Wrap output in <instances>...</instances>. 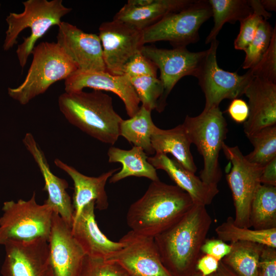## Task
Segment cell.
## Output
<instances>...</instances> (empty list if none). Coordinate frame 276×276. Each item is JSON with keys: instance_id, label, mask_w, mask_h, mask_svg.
Returning <instances> with one entry per match:
<instances>
[{"instance_id": "6da1fadb", "label": "cell", "mask_w": 276, "mask_h": 276, "mask_svg": "<svg viewBox=\"0 0 276 276\" xmlns=\"http://www.w3.org/2000/svg\"><path fill=\"white\" fill-rule=\"evenodd\" d=\"M212 219L205 206L195 204L176 223L154 237L161 261L172 276H191Z\"/></svg>"}, {"instance_id": "7a4b0ae2", "label": "cell", "mask_w": 276, "mask_h": 276, "mask_svg": "<svg viewBox=\"0 0 276 276\" xmlns=\"http://www.w3.org/2000/svg\"><path fill=\"white\" fill-rule=\"evenodd\" d=\"M190 196L177 186L151 181L129 206L126 222L135 233L154 238L178 221L193 206Z\"/></svg>"}, {"instance_id": "3957f363", "label": "cell", "mask_w": 276, "mask_h": 276, "mask_svg": "<svg viewBox=\"0 0 276 276\" xmlns=\"http://www.w3.org/2000/svg\"><path fill=\"white\" fill-rule=\"evenodd\" d=\"M58 103L67 121L83 132L112 146L118 141L123 119L107 94L96 90L64 92L59 96Z\"/></svg>"}, {"instance_id": "277c9868", "label": "cell", "mask_w": 276, "mask_h": 276, "mask_svg": "<svg viewBox=\"0 0 276 276\" xmlns=\"http://www.w3.org/2000/svg\"><path fill=\"white\" fill-rule=\"evenodd\" d=\"M22 13L11 12L6 18L8 28L6 31L3 49L7 51L17 44L19 34L30 28V35L24 37L16 52L19 65L23 69L37 40L53 26H58L61 18L72 11L63 5L62 0H27L23 2Z\"/></svg>"}, {"instance_id": "5b68a950", "label": "cell", "mask_w": 276, "mask_h": 276, "mask_svg": "<svg viewBox=\"0 0 276 276\" xmlns=\"http://www.w3.org/2000/svg\"><path fill=\"white\" fill-rule=\"evenodd\" d=\"M32 54V62L22 83L8 89L9 96L21 105L28 104L78 70L57 42H41L35 46Z\"/></svg>"}, {"instance_id": "8992f818", "label": "cell", "mask_w": 276, "mask_h": 276, "mask_svg": "<svg viewBox=\"0 0 276 276\" xmlns=\"http://www.w3.org/2000/svg\"><path fill=\"white\" fill-rule=\"evenodd\" d=\"M182 125L203 158L199 178L207 184L217 185L222 177L219 155L228 131L222 111L219 106L204 107L197 116H187Z\"/></svg>"}, {"instance_id": "52a82bcc", "label": "cell", "mask_w": 276, "mask_h": 276, "mask_svg": "<svg viewBox=\"0 0 276 276\" xmlns=\"http://www.w3.org/2000/svg\"><path fill=\"white\" fill-rule=\"evenodd\" d=\"M0 217V245L9 240L28 241L38 239L48 241L53 212L47 204H39L36 193L28 200L7 201Z\"/></svg>"}, {"instance_id": "ba28073f", "label": "cell", "mask_w": 276, "mask_h": 276, "mask_svg": "<svg viewBox=\"0 0 276 276\" xmlns=\"http://www.w3.org/2000/svg\"><path fill=\"white\" fill-rule=\"evenodd\" d=\"M212 16L208 1L194 0L186 8L143 30L144 44L166 41L173 48H186L199 40L200 28Z\"/></svg>"}, {"instance_id": "9c48e42d", "label": "cell", "mask_w": 276, "mask_h": 276, "mask_svg": "<svg viewBox=\"0 0 276 276\" xmlns=\"http://www.w3.org/2000/svg\"><path fill=\"white\" fill-rule=\"evenodd\" d=\"M222 150L231 165L226 178L235 209L234 222L239 227L250 228L251 203L262 185L260 178L263 167L248 162L237 146L231 147L224 143Z\"/></svg>"}, {"instance_id": "30bf717a", "label": "cell", "mask_w": 276, "mask_h": 276, "mask_svg": "<svg viewBox=\"0 0 276 276\" xmlns=\"http://www.w3.org/2000/svg\"><path fill=\"white\" fill-rule=\"evenodd\" d=\"M218 41L214 40L200 65L196 78L205 97L204 107H218L225 99H234L244 95L254 78L250 70L244 75L221 68L217 61Z\"/></svg>"}, {"instance_id": "8fae6325", "label": "cell", "mask_w": 276, "mask_h": 276, "mask_svg": "<svg viewBox=\"0 0 276 276\" xmlns=\"http://www.w3.org/2000/svg\"><path fill=\"white\" fill-rule=\"evenodd\" d=\"M119 240L123 246L104 259L119 264L128 276H172L161 261L154 238L130 231Z\"/></svg>"}, {"instance_id": "7c38bea8", "label": "cell", "mask_w": 276, "mask_h": 276, "mask_svg": "<svg viewBox=\"0 0 276 276\" xmlns=\"http://www.w3.org/2000/svg\"><path fill=\"white\" fill-rule=\"evenodd\" d=\"M99 31L106 71L113 75H124L126 63L145 45L143 31L113 19L102 22Z\"/></svg>"}, {"instance_id": "4fadbf2b", "label": "cell", "mask_w": 276, "mask_h": 276, "mask_svg": "<svg viewBox=\"0 0 276 276\" xmlns=\"http://www.w3.org/2000/svg\"><path fill=\"white\" fill-rule=\"evenodd\" d=\"M3 245V276H52L47 240H9Z\"/></svg>"}, {"instance_id": "5bb4252c", "label": "cell", "mask_w": 276, "mask_h": 276, "mask_svg": "<svg viewBox=\"0 0 276 276\" xmlns=\"http://www.w3.org/2000/svg\"><path fill=\"white\" fill-rule=\"evenodd\" d=\"M141 52L152 61L160 71V80L167 98L177 82L187 76L196 77L207 50L192 52L186 48L160 49L144 45Z\"/></svg>"}, {"instance_id": "9a60e30c", "label": "cell", "mask_w": 276, "mask_h": 276, "mask_svg": "<svg viewBox=\"0 0 276 276\" xmlns=\"http://www.w3.org/2000/svg\"><path fill=\"white\" fill-rule=\"evenodd\" d=\"M58 27L56 42L78 70L106 71L98 35L85 33L65 21H61Z\"/></svg>"}, {"instance_id": "2e32d148", "label": "cell", "mask_w": 276, "mask_h": 276, "mask_svg": "<svg viewBox=\"0 0 276 276\" xmlns=\"http://www.w3.org/2000/svg\"><path fill=\"white\" fill-rule=\"evenodd\" d=\"M48 246L52 276H80L85 255L71 227L54 212Z\"/></svg>"}, {"instance_id": "e0dca14e", "label": "cell", "mask_w": 276, "mask_h": 276, "mask_svg": "<svg viewBox=\"0 0 276 276\" xmlns=\"http://www.w3.org/2000/svg\"><path fill=\"white\" fill-rule=\"evenodd\" d=\"M66 93L83 90L90 88L96 90H105L117 95L123 102L126 113L131 118L139 110V97L128 75H113L107 71L77 70L65 80Z\"/></svg>"}, {"instance_id": "ac0fdd59", "label": "cell", "mask_w": 276, "mask_h": 276, "mask_svg": "<svg viewBox=\"0 0 276 276\" xmlns=\"http://www.w3.org/2000/svg\"><path fill=\"white\" fill-rule=\"evenodd\" d=\"M22 143L36 163L44 181L43 190L48 198L44 203L48 205L54 213L72 227L74 221V209L71 196L66 191L67 182L58 177L51 171L45 156L31 133H26Z\"/></svg>"}, {"instance_id": "d6986e66", "label": "cell", "mask_w": 276, "mask_h": 276, "mask_svg": "<svg viewBox=\"0 0 276 276\" xmlns=\"http://www.w3.org/2000/svg\"><path fill=\"white\" fill-rule=\"evenodd\" d=\"M244 95L248 99V116L243 123L247 137L262 128L276 125V83L254 78Z\"/></svg>"}, {"instance_id": "ffe728a7", "label": "cell", "mask_w": 276, "mask_h": 276, "mask_svg": "<svg viewBox=\"0 0 276 276\" xmlns=\"http://www.w3.org/2000/svg\"><path fill=\"white\" fill-rule=\"evenodd\" d=\"M54 162L73 181L74 192L72 201L74 209V221L80 215L83 208L91 201L95 202V209L99 210H105L108 208L109 203L105 186L109 178L120 168L110 170L97 177H91L83 174L73 166L58 158H55Z\"/></svg>"}, {"instance_id": "44dd1931", "label": "cell", "mask_w": 276, "mask_h": 276, "mask_svg": "<svg viewBox=\"0 0 276 276\" xmlns=\"http://www.w3.org/2000/svg\"><path fill=\"white\" fill-rule=\"evenodd\" d=\"M95 202L86 205L72 225V233L86 256L105 259L124 245L109 239L100 229L95 218Z\"/></svg>"}, {"instance_id": "7402d4cb", "label": "cell", "mask_w": 276, "mask_h": 276, "mask_svg": "<svg viewBox=\"0 0 276 276\" xmlns=\"http://www.w3.org/2000/svg\"><path fill=\"white\" fill-rule=\"evenodd\" d=\"M148 161L156 169L165 171L176 186L187 192L195 204L204 206L210 204L219 192L217 185L204 182L195 173L166 154H155L148 157Z\"/></svg>"}, {"instance_id": "603a6c76", "label": "cell", "mask_w": 276, "mask_h": 276, "mask_svg": "<svg viewBox=\"0 0 276 276\" xmlns=\"http://www.w3.org/2000/svg\"><path fill=\"white\" fill-rule=\"evenodd\" d=\"M194 0H152L148 5L136 7L127 4L115 14L119 20L143 31L166 16L186 8Z\"/></svg>"}, {"instance_id": "cb8c5ba5", "label": "cell", "mask_w": 276, "mask_h": 276, "mask_svg": "<svg viewBox=\"0 0 276 276\" xmlns=\"http://www.w3.org/2000/svg\"><path fill=\"white\" fill-rule=\"evenodd\" d=\"M151 141L155 154L170 153L189 171L194 173L197 171L190 151L192 143L182 124L170 129H162L156 126Z\"/></svg>"}, {"instance_id": "d4e9b609", "label": "cell", "mask_w": 276, "mask_h": 276, "mask_svg": "<svg viewBox=\"0 0 276 276\" xmlns=\"http://www.w3.org/2000/svg\"><path fill=\"white\" fill-rule=\"evenodd\" d=\"M109 163H119L122 169L114 173L109 182L116 183L127 177H144L155 181L159 180L156 169L148 161V156L139 147L133 146L131 149L124 150L111 146L107 152Z\"/></svg>"}, {"instance_id": "484cf974", "label": "cell", "mask_w": 276, "mask_h": 276, "mask_svg": "<svg viewBox=\"0 0 276 276\" xmlns=\"http://www.w3.org/2000/svg\"><path fill=\"white\" fill-rule=\"evenodd\" d=\"M156 127L152 119L151 111L141 106L133 117L123 120L120 125V136L134 146L142 148L146 154H153L155 151L151 138Z\"/></svg>"}, {"instance_id": "4316f807", "label": "cell", "mask_w": 276, "mask_h": 276, "mask_svg": "<svg viewBox=\"0 0 276 276\" xmlns=\"http://www.w3.org/2000/svg\"><path fill=\"white\" fill-rule=\"evenodd\" d=\"M230 244V252L221 261L238 276H258L259 259L264 245L244 241Z\"/></svg>"}, {"instance_id": "83f0119b", "label": "cell", "mask_w": 276, "mask_h": 276, "mask_svg": "<svg viewBox=\"0 0 276 276\" xmlns=\"http://www.w3.org/2000/svg\"><path fill=\"white\" fill-rule=\"evenodd\" d=\"M249 220L255 229L276 228V187L260 186L251 203Z\"/></svg>"}, {"instance_id": "f1b7e54d", "label": "cell", "mask_w": 276, "mask_h": 276, "mask_svg": "<svg viewBox=\"0 0 276 276\" xmlns=\"http://www.w3.org/2000/svg\"><path fill=\"white\" fill-rule=\"evenodd\" d=\"M214 25L206 38L205 43H210L226 23L239 22L252 13L249 0H209Z\"/></svg>"}, {"instance_id": "f546056e", "label": "cell", "mask_w": 276, "mask_h": 276, "mask_svg": "<svg viewBox=\"0 0 276 276\" xmlns=\"http://www.w3.org/2000/svg\"><path fill=\"white\" fill-rule=\"evenodd\" d=\"M215 231L219 239L224 242H249L276 248V228L251 229L240 227L235 224L232 217H228L216 228Z\"/></svg>"}, {"instance_id": "4dcf8cb0", "label": "cell", "mask_w": 276, "mask_h": 276, "mask_svg": "<svg viewBox=\"0 0 276 276\" xmlns=\"http://www.w3.org/2000/svg\"><path fill=\"white\" fill-rule=\"evenodd\" d=\"M142 105L146 109L162 112L167 105L163 83L157 77L143 76L129 77Z\"/></svg>"}, {"instance_id": "1f68e13d", "label": "cell", "mask_w": 276, "mask_h": 276, "mask_svg": "<svg viewBox=\"0 0 276 276\" xmlns=\"http://www.w3.org/2000/svg\"><path fill=\"white\" fill-rule=\"evenodd\" d=\"M247 137L254 147L245 155L248 162L263 167L276 157V125L262 128Z\"/></svg>"}, {"instance_id": "d6a6232c", "label": "cell", "mask_w": 276, "mask_h": 276, "mask_svg": "<svg viewBox=\"0 0 276 276\" xmlns=\"http://www.w3.org/2000/svg\"><path fill=\"white\" fill-rule=\"evenodd\" d=\"M249 2L252 13L240 21V31L234 41V48L238 50L244 51L255 37L260 22L271 16V13L264 8L260 1Z\"/></svg>"}, {"instance_id": "836d02e7", "label": "cell", "mask_w": 276, "mask_h": 276, "mask_svg": "<svg viewBox=\"0 0 276 276\" xmlns=\"http://www.w3.org/2000/svg\"><path fill=\"white\" fill-rule=\"evenodd\" d=\"M273 32V28L267 20L260 22L255 37L244 51L243 69H250L259 61L268 48Z\"/></svg>"}, {"instance_id": "e575fe53", "label": "cell", "mask_w": 276, "mask_h": 276, "mask_svg": "<svg viewBox=\"0 0 276 276\" xmlns=\"http://www.w3.org/2000/svg\"><path fill=\"white\" fill-rule=\"evenodd\" d=\"M80 276H128L118 263L85 255Z\"/></svg>"}, {"instance_id": "d590c367", "label": "cell", "mask_w": 276, "mask_h": 276, "mask_svg": "<svg viewBox=\"0 0 276 276\" xmlns=\"http://www.w3.org/2000/svg\"><path fill=\"white\" fill-rule=\"evenodd\" d=\"M254 78H259L276 83V27L268 48L259 61L249 69Z\"/></svg>"}, {"instance_id": "8d00e7d4", "label": "cell", "mask_w": 276, "mask_h": 276, "mask_svg": "<svg viewBox=\"0 0 276 276\" xmlns=\"http://www.w3.org/2000/svg\"><path fill=\"white\" fill-rule=\"evenodd\" d=\"M157 67L141 51L135 53L124 67V74L130 77L149 76L157 77Z\"/></svg>"}, {"instance_id": "74e56055", "label": "cell", "mask_w": 276, "mask_h": 276, "mask_svg": "<svg viewBox=\"0 0 276 276\" xmlns=\"http://www.w3.org/2000/svg\"><path fill=\"white\" fill-rule=\"evenodd\" d=\"M258 276H276V248L264 245L261 254Z\"/></svg>"}, {"instance_id": "f35d334b", "label": "cell", "mask_w": 276, "mask_h": 276, "mask_svg": "<svg viewBox=\"0 0 276 276\" xmlns=\"http://www.w3.org/2000/svg\"><path fill=\"white\" fill-rule=\"evenodd\" d=\"M232 249L231 244L220 239H206L201 248V252L211 256L221 261Z\"/></svg>"}, {"instance_id": "ab89813d", "label": "cell", "mask_w": 276, "mask_h": 276, "mask_svg": "<svg viewBox=\"0 0 276 276\" xmlns=\"http://www.w3.org/2000/svg\"><path fill=\"white\" fill-rule=\"evenodd\" d=\"M227 112L232 120L238 123H244L247 119L249 109L248 104L243 99L236 98L229 104Z\"/></svg>"}, {"instance_id": "60d3db41", "label": "cell", "mask_w": 276, "mask_h": 276, "mask_svg": "<svg viewBox=\"0 0 276 276\" xmlns=\"http://www.w3.org/2000/svg\"><path fill=\"white\" fill-rule=\"evenodd\" d=\"M220 262L211 256L205 255L198 260L195 270L202 276H209L217 271Z\"/></svg>"}, {"instance_id": "b9f144b4", "label": "cell", "mask_w": 276, "mask_h": 276, "mask_svg": "<svg viewBox=\"0 0 276 276\" xmlns=\"http://www.w3.org/2000/svg\"><path fill=\"white\" fill-rule=\"evenodd\" d=\"M260 180L262 185L276 187V157L263 167Z\"/></svg>"}, {"instance_id": "7bdbcfd3", "label": "cell", "mask_w": 276, "mask_h": 276, "mask_svg": "<svg viewBox=\"0 0 276 276\" xmlns=\"http://www.w3.org/2000/svg\"><path fill=\"white\" fill-rule=\"evenodd\" d=\"M217 276H238L221 261L216 271Z\"/></svg>"}, {"instance_id": "ee69618b", "label": "cell", "mask_w": 276, "mask_h": 276, "mask_svg": "<svg viewBox=\"0 0 276 276\" xmlns=\"http://www.w3.org/2000/svg\"><path fill=\"white\" fill-rule=\"evenodd\" d=\"M264 8L268 12L269 11H275L276 1L275 0H262L260 1Z\"/></svg>"}, {"instance_id": "f6af8a7d", "label": "cell", "mask_w": 276, "mask_h": 276, "mask_svg": "<svg viewBox=\"0 0 276 276\" xmlns=\"http://www.w3.org/2000/svg\"><path fill=\"white\" fill-rule=\"evenodd\" d=\"M191 276H202V274L198 271H196L194 274Z\"/></svg>"}, {"instance_id": "bcb514c9", "label": "cell", "mask_w": 276, "mask_h": 276, "mask_svg": "<svg viewBox=\"0 0 276 276\" xmlns=\"http://www.w3.org/2000/svg\"><path fill=\"white\" fill-rule=\"evenodd\" d=\"M209 276H217L216 272L212 274L209 275Z\"/></svg>"}, {"instance_id": "7dc6e473", "label": "cell", "mask_w": 276, "mask_h": 276, "mask_svg": "<svg viewBox=\"0 0 276 276\" xmlns=\"http://www.w3.org/2000/svg\"><path fill=\"white\" fill-rule=\"evenodd\" d=\"M1 3H0V8H1Z\"/></svg>"}]
</instances>
